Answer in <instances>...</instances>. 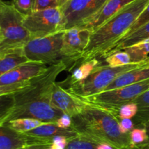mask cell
<instances>
[{"instance_id": "cell-3", "label": "cell", "mask_w": 149, "mask_h": 149, "mask_svg": "<svg viewBox=\"0 0 149 149\" xmlns=\"http://www.w3.org/2000/svg\"><path fill=\"white\" fill-rule=\"evenodd\" d=\"M148 4L149 0H133L93 32L81 56V62L102 59L111 47L126 34Z\"/></svg>"}, {"instance_id": "cell-18", "label": "cell", "mask_w": 149, "mask_h": 149, "mask_svg": "<svg viewBox=\"0 0 149 149\" xmlns=\"http://www.w3.org/2000/svg\"><path fill=\"white\" fill-rule=\"evenodd\" d=\"M25 133L29 135L47 137V138H53L56 136H64L67 137L68 140L79 135V133L74 129H65L60 128L55 123H48V124H44L34 129Z\"/></svg>"}, {"instance_id": "cell-31", "label": "cell", "mask_w": 149, "mask_h": 149, "mask_svg": "<svg viewBox=\"0 0 149 149\" xmlns=\"http://www.w3.org/2000/svg\"><path fill=\"white\" fill-rule=\"evenodd\" d=\"M55 124L58 127L62 129H70L72 128L73 119L72 117L70 116L68 114L63 113L55 122Z\"/></svg>"}, {"instance_id": "cell-34", "label": "cell", "mask_w": 149, "mask_h": 149, "mask_svg": "<svg viewBox=\"0 0 149 149\" xmlns=\"http://www.w3.org/2000/svg\"><path fill=\"white\" fill-rule=\"evenodd\" d=\"M50 145H36L29 146L26 149H49Z\"/></svg>"}, {"instance_id": "cell-38", "label": "cell", "mask_w": 149, "mask_h": 149, "mask_svg": "<svg viewBox=\"0 0 149 149\" xmlns=\"http://www.w3.org/2000/svg\"><path fill=\"white\" fill-rule=\"evenodd\" d=\"M27 148V147H26ZM26 148H21V149H26Z\"/></svg>"}, {"instance_id": "cell-35", "label": "cell", "mask_w": 149, "mask_h": 149, "mask_svg": "<svg viewBox=\"0 0 149 149\" xmlns=\"http://www.w3.org/2000/svg\"><path fill=\"white\" fill-rule=\"evenodd\" d=\"M138 148L139 149H149V140H148L146 143L138 146Z\"/></svg>"}, {"instance_id": "cell-37", "label": "cell", "mask_w": 149, "mask_h": 149, "mask_svg": "<svg viewBox=\"0 0 149 149\" xmlns=\"http://www.w3.org/2000/svg\"><path fill=\"white\" fill-rule=\"evenodd\" d=\"M68 1H70V0H58V1H59V7H63V6L64 4H66Z\"/></svg>"}, {"instance_id": "cell-17", "label": "cell", "mask_w": 149, "mask_h": 149, "mask_svg": "<svg viewBox=\"0 0 149 149\" xmlns=\"http://www.w3.org/2000/svg\"><path fill=\"white\" fill-rule=\"evenodd\" d=\"M148 38H149V22L137 30L134 31L130 34L125 35L120 39H119L117 42H115L108 51V52L105 54L103 58H105L106 56L113 53L125 49Z\"/></svg>"}, {"instance_id": "cell-16", "label": "cell", "mask_w": 149, "mask_h": 149, "mask_svg": "<svg viewBox=\"0 0 149 149\" xmlns=\"http://www.w3.org/2000/svg\"><path fill=\"white\" fill-rule=\"evenodd\" d=\"M149 79V65L139 67L126 72L115 79L105 91L113 90L118 88L130 86Z\"/></svg>"}, {"instance_id": "cell-10", "label": "cell", "mask_w": 149, "mask_h": 149, "mask_svg": "<svg viewBox=\"0 0 149 149\" xmlns=\"http://www.w3.org/2000/svg\"><path fill=\"white\" fill-rule=\"evenodd\" d=\"M62 55L63 62L68 67L70 64L81 59L90 42L93 32L88 29L73 27L63 31Z\"/></svg>"}, {"instance_id": "cell-27", "label": "cell", "mask_w": 149, "mask_h": 149, "mask_svg": "<svg viewBox=\"0 0 149 149\" xmlns=\"http://www.w3.org/2000/svg\"><path fill=\"white\" fill-rule=\"evenodd\" d=\"M12 4L23 14H30L34 11L36 0H13Z\"/></svg>"}, {"instance_id": "cell-33", "label": "cell", "mask_w": 149, "mask_h": 149, "mask_svg": "<svg viewBox=\"0 0 149 149\" xmlns=\"http://www.w3.org/2000/svg\"><path fill=\"white\" fill-rule=\"evenodd\" d=\"M96 149H119L116 148L113 146L111 145L107 144V143H98L96 147Z\"/></svg>"}, {"instance_id": "cell-7", "label": "cell", "mask_w": 149, "mask_h": 149, "mask_svg": "<svg viewBox=\"0 0 149 149\" xmlns=\"http://www.w3.org/2000/svg\"><path fill=\"white\" fill-rule=\"evenodd\" d=\"M149 89V79L113 90L105 91L84 97L90 103L103 107L116 115V110L125 104L133 102L140 95ZM82 98V97H81Z\"/></svg>"}, {"instance_id": "cell-2", "label": "cell", "mask_w": 149, "mask_h": 149, "mask_svg": "<svg viewBox=\"0 0 149 149\" xmlns=\"http://www.w3.org/2000/svg\"><path fill=\"white\" fill-rule=\"evenodd\" d=\"M72 119V128L80 135L96 143H107L116 148L132 147L130 133L121 132L120 120L109 110L88 102L84 110Z\"/></svg>"}, {"instance_id": "cell-20", "label": "cell", "mask_w": 149, "mask_h": 149, "mask_svg": "<svg viewBox=\"0 0 149 149\" xmlns=\"http://www.w3.org/2000/svg\"><path fill=\"white\" fill-rule=\"evenodd\" d=\"M133 102L138 107V112L133 121L135 127H139L149 121V89L140 95Z\"/></svg>"}, {"instance_id": "cell-22", "label": "cell", "mask_w": 149, "mask_h": 149, "mask_svg": "<svg viewBox=\"0 0 149 149\" xmlns=\"http://www.w3.org/2000/svg\"><path fill=\"white\" fill-rule=\"evenodd\" d=\"M123 51H125L130 54L132 63L145 61L149 58V38L125 48Z\"/></svg>"}, {"instance_id": "cell-30", "label": "cell", "mask_w": 149, "mask_h": 149, "mask_svg": "<svg viewBox=\"0 0 149 149\" xmlns=\"http://www.w3.org/2000/svg\"><path fill=\"white\" fill-rule=\"evenodd\" d=\"M68 139L64 136H56L52 138L49 149H66Z\"/></svg>"}, {"instance_id": "cell-32", "label": "cell", "mask_w": 149, "mask_h": 149, "mask_svg": "<svg viewBox=\"0 0 149 149\" xmlns=\"http://www.w3.org/2000/svg\"><path fill=\"white\" fill-rule=\"evenodd\" d=\"M135 127V123L132 119L125 118L119 121V129L122 134H129Z\"/></svg>"}, {"instance_id": "cell-12", "label": "cell", "mask_w": 149, "mask_h": 149, "mask_svg": "<svg viewBox=\"0 0 149 149\" xmlns=\"http://www.w3.org/2000/svg\"><path fill=\"white\" fill-rule=\"evenodd\" d=\"M52 138L20 133L6 125L0 126V149H21L36 145H51Z\"/></svg>"}, {"instance_id": "cell-25", "label": "cell", "mask_w": 149, "mask_h": 149, "mask_svg": "<svg viewBox=\"0 0 149 149\" xmlns=\"http://www.w3.org/2000/svg\"><path fill=\"white\" fill-rule=\"evenodd\" d=\"M138 112V107L134 102L125 104L116 110V115L119 120L130 118L132 119L136 116Z\"/></svg>"}, {"instance_id": "cell-4", "label": "cell", "mask_w": 149, "mask_h": 149, "mask_svg": "<svg viewBox=\"0 0 149 149\" xmlns=\"http://www.w3.org/2000/svg\"><path fill=\"white\" fill-rule=\"evenodd\" d=\"M26 15L11 3L0 2V51L23 48L31 39L30 32L24 26Z\"/></svg>"}, {"instance_id": "cell-11", "label": "cell", "mask_w": 149, "mask_h": 149, "mask_svg": "<svg viewBox=\"0 0 149 149\" xmlns=\"http://www.w3.org/2000/svg\"><path fill=\"white\" fill-rule=\"evenodd\" d=\"M51 104L63 113L74 117L81 113L88 105L83 98L74 94L55 82L51 94Z\"/></svg>"}, {"instance_id": "cell-21", "label": "cell", "mask_w": 149, "mask_h": 149, "mask_svg": "<svg viewBox=\"0 0 149 149\" xmlns=\"http://www.w3.org/2000/svg\"><path fill=\"white\" fill-rule=\"evenodd\" d=\"M46 124L48 123L35 118H23L10 121L4 125L7 126L17 132L25 133Z\"/></svg>"}, {"instance_id": "cell-15", "label": "cell", "mask_w": 149, "mask_h": 149, "mask_svg": "<svg viewBox=\"0 0 149 149\" xmlns=\"http://www.w3.org/2000/svg\"><path fill=\"white\" fill-rule=\"evenodd\" d=\"M29 61L24 47L0 51V75Z\"/></svg>"}, {"instance_id": "cell-6", "label": "cell", "mask_w": 149, "mask_h": 149, "mask_svg": "<svg viewBox=\"0 0 149 149\" xmlns=\"http://www.w3.org/2000/svg\"><path fill=\"white\" fill-rule=\"evenodd\" d=\"M63 31L45 37L32 39L24 46V51L30 61L49 66L63 61L62 55Z\"/></svg>"}, {"instance_id": "cell-24", "label": "cell", "mask_w": 149, "mask_h": 149, "mask_svg": "<svg viewBox=\"0 0 149 149\" xmlns=\"http://www.w3.org/2000/svg\"><path fill=\"white\" fill-rule=\"evenodd\" d=\"M98 143L79 134L68 140L66 149H96Z\"/></svg>"}, {"instance_id": "cell-29", "label": "cell", "mask_w": 149, "mask_h": 149, "mask_svg": "<svg viewBox=\"0 0 149 149\" xmlns=\"http://www.w3.org/2000/svg\"><path fill=\"white\" fill-rule=\"evenodd\" d=\"M59 7L58 0H36L34 11Z\"/></svg>"}, {"instance_id": "cell-36", "label": "cell", "mask_w": 149, "mask_h": 149, "mask_svg": "<svg viewBox=\"0 0 149 149\" xmlns=\"http://www.w3.org/2000/svg\"><path fill=\"white\" fill-rule=\"evenodd\" d=\"M141 127H144V128L146 129V131H147V134H148V138H149V121H147V122L144 123V124H143L142 126H141Z\"/></svg>"}, {"instance_id": "cell-26", "label": "cell", "mask_w": 149, "mask_h": 149, "mask_svg": "<svg viewBox=\"0 0 149 149\" xmlns=\"http://www.w3.org/2000/svg\"><path fill=\"white\" fill-rule=\"evenodd\" d=\"M130 143L132 147H137L149 140L146 129L143 127H135L130 132Z\"/></svg>"}, {"instance_id": "cell-23", "label": "cell", "mask_w": 149, "mask_h": 149, "mask_svg": "<svg viewBox=\"0 0 149 149\" xmlns=\"http://www.w3.org/2000/svg\"><path fill=\"white\" fill-rule=\"evenodd\" d=\"M104 61L107 63V65L112 67H122L132 63L130 54L123 50L110 54L104 58Z\"/></svg>"}, {"instance_id": "cell-8", "label": "cell", "mask_w": 149, "mask_h": 149, "mask_svg": "<svg viewBox=\"0 0 149 149\" xmlns=\"http://www.w3.org/2000/svg\"><path fill=\"white\" fill-rule=\"evenodd\" d=\"M109 0H70L61 7L63 14L60 31L77 27L97 14Z\"/></svg>"}, {"instance_id": "cell-13", "label": "cell", "mask_w": 149, "mask_h": 149, "mask_svg": "<svg viewBox=\"0 0 149 149\" xmlns=\"http://www.w3.org/2000/svg\"><path fill=\"white\" fill-rule=\"evenodd\" d=\"M49 67L45 64L29 61L0 75V86L27 82L45 72Z\"/></svg>"}, {"instance_id": "cell-28", "label": "cell", "mask_w": 149, "mask_h": 149, "mask_svg": "<svg viewBox=\"0 0 149 149\" xmlns=\"http://www.w3.org/2000/svg\"><path fill=\"white\" fill-rule=\"evenodd\" d=\"M148 22H149V4L146 6V7L144 9V10L142 12V13L140 15V16L138 17V18L137 19L136 21L134 23V24L132 25V27L129 29V31L127 32V34L125 35L130 34H131L132 32H133L134 31L137 30V29L141 28V26L145 25L146 23H148Z\"/></svg>"}, {"instance_id": "cell-19", "label": "cell", "mask_w": 149, "mask_h": 149, "mask_svg": "<svg viewBox=\"0 0 149 149\" xmlns=\"http://www.w3.org/2000/svg\"><path fill=\"white\" fill-rule=\"evenodd\" d=\"M100 60L99 58H93L81 62V64L76 68L71 74L68 80L69 86L85 80L96 67L101 65L102 63Z\"/></svg>"}, {"instance_id": "cell-5", "label": "cell", "mask_w": 149, "mask_h": 149, "mask_svg": "<svg viewBox=\"0 0 149 149\" xmlns=\"http://www.w3.org/2000/svg\"><path fill=\"white\" fill-rule=\"evenodd\" d=\"M148 65L149 58L141 62L131 63L122 67H112L107 64H101L96 67L85 80L70 85L67 89L74 94L82 98L96 94L105 91L121 74L130 70Z\"/></svg>"}, {"instance_id": "cell-9", "label": "cell", "mask_w": 149, "mask_h": 149, "mask_svg": "<svg viewBox=\"0 0 149 149\" xmlns=\"http://www.w3.org/2000/svg\"><path fill=\"white\" fill-rule=\"evenodd\" d=\"M63 14L60 7L36 10L25 17L24 26L32 39L45 37L61 32Z\"/></svg>"}, {"instance_id": "cell-1", "label": "cell", "mask_w": 149, "mask_h": 149, "mask_svg": "<svg viewBox=\"0 0 149 149\" xmlns=\"http://www.w3.org/2000/svg\"><path fill=\"white\" fill-rule=\"evenodd\" d=\"M67 68L63 61L49 65L45 72L31 79L21 90L9 96H1L5 99L7 105L1 108L0 126L23 118L55 124L63 112L52 106L51 94L58 76Z\"/></svg>"}, {"instance_id": "cell-14", "label": "cell", "mask_w": 149, "mask_h": 149, "mask_svg": "<svg viewBox=\"0 0 149 149\" xmlns=\"http://www.w3.org/2000/svg\"><path fill=\"white\" fill-rule=\"evenodd\" d=\"M133 0H109L93 18L77 27L85 28L95 32L113 17L119 10Z\"/></svg>"}]
</instances>
